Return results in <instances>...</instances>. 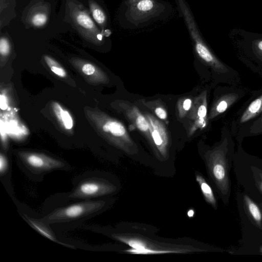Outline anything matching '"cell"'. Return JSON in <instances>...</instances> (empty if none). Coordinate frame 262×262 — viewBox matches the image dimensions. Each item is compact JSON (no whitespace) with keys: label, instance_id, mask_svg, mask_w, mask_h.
Returning a JSON list of instances; mask_svg holds the SVG:
<instances>
[{"label":"cell","instance_id":"obj_16","mask_svg":"<svg viewBox=\"0 0 262 262\" xmlns=\"http://www.w3.org/2000/svg\"><path fill=\"white\" fill-rule=\"evenodd\" d=\"M155 7L153 0H139L135 6L138 11L145 13L151 11Z\"/></svg>","mask_w":262,"mask_h":262},{"label":"cell","instance_id":"obj_18","mask_svg":"<svg viewBox=\"0 0 262 262\" xmlns=\"http://www.w3.org/2000/svg\"><path fill=\"white\" fill-rule=\"evenodd\" d=\"M247 204L249 211L253 219L256 222H261V214L258 207L248 198L247 199Z\"/></svg>","mask_w":262,"mask_h":262},{"label":"cell","instance_id":"obj_22","mask_svg":"<svg viewBox=\"0 0 262 262\" xmlns=\"http://www.w3.org/2000/svg\"><path fill=\"white\" fill-rule=\"evenodd\" d=\"M7 161L2 155L0 157V172L1 174L4 173L7 168Z\"/></svg>","mask_w":262,"mask_h":262},{"label":"cell","instance_id":"obj_28","mask_svg":"<svg viewBox=\"0 0 262 262\" xmlns=\"http://www.w3.org/2000/svg\"><path fill=\"white\" fill-rule=\"evenodd\" d=\"M187 214L189 217H191L194 215V211L193 210H189L188 211Z\"/></svg>","mask_w":262,"mask_h":262},{"label":"cell","instance_id":"obj_11","mask_svg":"<svg viewBox=\"0 0 262 262\" xmlns=\"http://www.w3.org/2000/svg\"><path fill=\"white\" fill-rule=\"evenodd\" d=\"M196 181L199 184L205 200L210 204L215 206L216 201L212 190L205 180L199 174H196Z\"/></svg>","mask_w":262,"mask_h":262},{"label":"cell","instance_id":"obj_12","mask_svg":"<svg viewBox=\"0 0 262 262\" xmlns=\"http://www.w3.org/2000/svg\"><path fill=\"white\" fill-rule=\"evenodd\" d=\"M54 110L58 118L62 120L64 127L67 129L72 128L73 125L72 118L66 111H64L57 103H54Z\"/></svg>","mask_w":262,"mask_h":262},{"label":"cell","instance_id":"obj_15","mask_svg":"<svg viewBox=\"0 0 262 262\" xmlns=\"http://www.w3.org/2000/svg\"><path fill=\"white\" fill-rule=\"evenodd\" d=\"M44 58L47 64L50 67L53 73L61 77H64L66 76L65 71L58 66V63L54 60L48 56H45Z\"/></svg>","mask_w":262,"mask_h":262},{"label":"cell","instance_id":"obj_24","mask_svg":"<svg viewBox=\"0 0 262 262\" xmlns=\"http://www.w3.org/2000/svg\"><path fill=\"white\" fill-rule=\"evenodd\" d=\"M207 114V108L204 105H201L198 109V115L199 118H204Z\"/></svg>","mask_w":262,"mask_h":262},{"label":"cell","instance_id":"obj_13","mask_svg":"<svg viewBox=\"0 0 262 262\" xmlns=\"http://www.w3.org/2000/svg\"><path fill=\"white\" fill-rule=\"evenodd\" d=\"M103 130L105 132L111 133L116 137H121L126 133V130L120 123L115 121H109L103 126Z\"/></svg>","mask_w":262,"mask_h":262},{"label":"cell","instance_id":"obj_7","mask_svg":"<svg viewBox=\"0 0 262 262\" xmlns=\"http://www.w3.org/2000/svg\"><path fill=\"white\" fill-rule=\"evenodd\" d=\"M21 158L28 167L37 171H47L64 166L61 161L40 154H24Z\"/></svg>","mask_w":262,"mask_h":262},{"label":"cell","instance_id":"obj_6","mask_svg":"<svg viewBox=\"0 0 262 262\" xmlns=\"http://www.w3.org/2000/svg\"><path fill=\"white\" fill-rule=\"evenodd\" d=\"M246 89L238 86L229 85L223 89V91L216 100L213 108L214 117L223 114L247 94Z\"/></svg>","mask_w":262,"mask_h":262},{"label":"cell","instance_id":"obj_10","mask_svg":"<svg viewBox=\"0 0 262 262\" xmlns=\"http://www.w3.org/2000/svg\"><path fill=\"white\" fill-rule=\"evenodd\" d=\"M24 216H25V220L30 225V226L40 234L53 242L67 245L66 244L59 242L55 236L54 233L46 225L45 223L31 219L28 217L26 215H25Z\"/></svg>","mask_w":262,"mask_h":262},{"label":"cell","instance_id":"obj_5","mask_svg":"<svg viewBox=\"0 0 262 262\" xmlns=\"http://www.w3.org/2000/svg\"><path fill=\"white\" fill-rule=\"evenodd\" d=\"M115 190V186L106 180L96 178H89L80 182L69 197L90 199L107 195Z\"/></svg>","mask_w":262,"mask_h":262},{"label":"cell","instance_id":"obj_8","mask_svg":"<svg viewBox=\"0 0 262 262\" xmlns=\"http://www.w3.org/2000/svg\"><path fill=\"white\" fill-rule=\"evenodd\" d=\"M91 15L105 37H108L111 31L108 28V16L100 0H84Z\"/></svg>","mask_w":262,"mask_h":262},{"label":"cell","instance_id":"obj_9","mask_svg":"<svg viewBox=\"0 0 262 262\" xmlns=\"http://www.w3.org/2000/svg\"><path fill=\"white\" fill-rule=\"evenodd\" d=\"M49 19V9L45 4H37L30 8L25 22L34 28H41L47 25Z\"/></svg>","mask_w":262,"mask_h":262},{"label":"cell","instance_id":"obj_3","mask_svg":"<svg viewBox=\"0 0 262 262\" xmlns=\"http://www.w3.org/2000/svg\"><path fill=\"white\" fill-rule=\"evenodd\" d=\"M262 116V88L252 93L251 97L233 116L230 130L239 143L253 123Z\"/></svg>","mask_w":262,"mask_h":262},{"label":"cell","instance_id":"obj_20","mask_svg":"<svg viewBox=\"0 0 262 262\" xmlns=\"http://www.w3.org/2000/svg\"><path fill=\"white\" fill-rule=\"evenodd\" d=\"M152 137L154 142L157 146H160L162 144L163 141L158 130L155 129L152 131Z\"/></svg>","mask_w":262,"mask_h":262},{"label":"cell","instance_id":"obj_17","mask_svg":"<svg viewBox=\"0 0 262 262\" xmlns=\"http://www.w3.org/2000/svg\"><path fill=\"white\" fill-rule=\"evenodd\" d=\"M0 39V53L3 56L8 55L10 51V41L6 33L1 34Z\"/></svg>","mask_w":262,"mask_h":262},{"label":"cell","instance_id":"obj_4","mask_svg":"<svg viewBox=\"0 0 262 262\" xmlns=\"http://www.w3.org/2000/svg\"><path fill=\"white\" fill-rule=\"evenodd\" d=\"M102 201H88L58 208L42 219L46 224L66 222L97 212L104 206Z\"/></svg>","mask_w":262,"mask_h":262},{"label":"cell","instance_id":"obj_30","mask_svg":"<svg viewBox=\"0 0 262 262\" xmlns=\"http://www.w3.org/2000/svg\"><path fill=\"white\" fill-rule=\"evenodd\" d=\"M260 117H262V116H261Z\"/></svg>","mask_w":262,"mask_h":262},{"label":"cell","instance_id":"obj_29","mask_svg":"<svg viewBox=\"0 0 262 262\" xmlns=\"http://www.w3.org/2000/svg\"><path fill=\"white\" fill-rule=\"evenodd\" d=\"M261 189H262V185H261Z\"/></svg>","mask_w":262,"mask_h":262},{"label":"cell","instance_id":"obj_2","mask_svg":"<svg viewBox=\"0 0 262 262\" xmlns=\"http://www.w3.org/2000/svg\"><path fill=\"white\" fill-rule=\"evenodd\" d=\"M179 2L189 29L195 41V49L199 56L209 64L219 76L222 78L224 82L228 85L238 86L240 82L238 72L218 59L210 51L201 39L195 26H194V23L187 8L184 6L181 0H179Z\"/></svg>","mask_w":262,"mask_h":262},{"label":"cell","instance_id":"obj_27","mask_svg":"<svg viewBox=\"0 0 262 262\" xmlns=\"http://www.w3.org/2000/svg\"><path fill=\"white\" fill-rule=\"evenodd\" d=\"M191 105V100L189 99H186L183 102V108L186 110H189Z\"/></svg>","mask_w":262,"mask_h":262},{"label":"cell","instance_id":"obj_26","mask_svg":"<svg viewBox=\"0 0 262 262\" xmlns=\"http://www.w3.org/2000/svg\"><path fill=\"white\" fill-rule=\"evenodd\" d=\"M0 107L3 110H6L7 107V100L5 96L1 95L0 97Z\"/></svg>","mask_w":262,"mask_h":262},{"label":"cell","instance_id":"obj_1","mask_svg":"<svg viewBox=\"0 0 262 262\" xmlns=\"http://www.w3.org/2000/svg\"><path fill=\"white\" fill-rule=\"evenodd\" d=\"M65 20L83 38L94 43L103 41L105 37L92 18L90 11L78 0H67Z\"/></svg>","mask_w":262,"mask_h":262},{"label":"cell","instance_id":"obj_14","mask_svg":"<svg viewBox=\"0 0 262 262\" xmlns=\"http://www.w3.org/2000/svg\"><path fill=\"white\" fill-rule=\"evenodd\" d=\"M262 135V117L255 121L244 135V138Z\"/></svg>","mask_w":262,"mask_h":262},{"label":"cell","instance_id":"obj_23","mask_svg":"<svg viewBox=\"0 0 262 262\" xmlns=\"http://www.w3.org/2000/svg\"><path fill=\"white\" fill-rule=\"evenodd\" d=\"M156 115L161 119H165L166 118L167 114L165 111L161 107H158L155 110Z\"/></svg>","mask_w":262,"mask_h":262},{"label":"cell","instance_id":"obj_21","mask_svg":"<svg viewBox=\"0 0 262 262\" xmlns=\"http://www.w3.org/2000/svg\"><path fill=\"white\" fill-rule=\"evenodd\" d=\"M82 70L85 74L90 75L94 73L95 69L92 64L87 63L83 66Z\"/></svg>","mask_w":262,"mask_h":262},{"label":"cell","instance_id":"obj_25","mask_svg":"<svg viewBox=\"0 0 262 262\" xmlns=\"http://www.w3.org/2000/svg\"><path fill=\"white\" fill-rule=\"evenodd\" d=\"M13 0H1V13L4 10L6 11V9L8 7L10 3H12Z\"/></svg>","mask_w":262,"mask_h":262},{"label":"cell","instance_id":"obj_19","mask_svg":"<svg viewBox=\"0 0 262 262\" xmlns=\"http://www.w3.org/2000/svg\"><path fill=\"white\" fill-rule=\"evenodd\" d=\"M136 124L139 129L145 132L148 128V124L145 118L142 115H139L136 119Z\"/></svg>","mask_w":262,"mask_h":262}]
</instances>
